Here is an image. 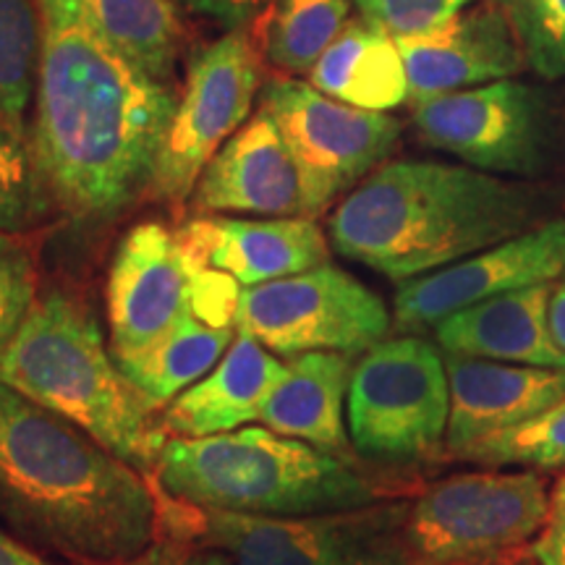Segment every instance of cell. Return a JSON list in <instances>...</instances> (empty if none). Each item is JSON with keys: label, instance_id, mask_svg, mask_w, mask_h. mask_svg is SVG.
Listing matches in <instances>:
<instances>
[{"label": "cell", "instance_id": "obj_1", "mask_svg": "<svg viewBox=\"0 0 565 565\" xmlns=\"http://www.w3.org/2000/svg\"><path fill=\"white\" fill-rule=\"evenodd\" d=\"M42 47L30 139L58 212L108 223L150 192L179 92L95 32L66 0H34Z\"/></svg>", "mask_w": 565, "mask_h": 565}, {"label": "cell", "instance_id": "obj_2", "mask_svg": "<svg viewBox=\"0 0 565 565\" xmlns=\"http://www.w3.org/2000/svg\"><path fill=\"white\" fill-rule=\"evenodd\" d=\"M152 479L0 380V526L68 565H116L162 536Z\"/></svg>", "mask_w": 565, "mask_h": 565}, {"label": "cell", "instance_id": "obj_3", "mask_svg": "<svg viewBox=\"0 0 565 565\" xmlns=\"http://www.w3.org/2000/svg\"><path fill=\"white\" fill-rule=\"evenodd\" d=\"M534 196L471 166L383 162L328 221L333 249L393 282L435 273L532 228Z\"/></svg>", "mask_w": 565, "mask_h": 565}, {"label": "cell", "instance_id": "obj_4", "mask_svg": "<svg viewBox=\"0 0 565 565\" xmlns=\"http://www.w3.org/2000/svg\"><path fill=\"white\" fill-rule=\"evenodd\" d=\"M0 380L66 416L152 479L168 433L160 414L126 377L100 322L66 288L38 294L3 359Z\"/></svg>", "mask_w": 565, "mask_h": 565}, {"label": "cell", "instance_id": "obj_5", "mask_svg": "<svg viewBox=\"0 0 565 565\" xmlns=\"http://www.w3.org/2000/svg\"><path fill=\"white\" fill-rule=\"evenodd\" d=\"M152 484L181 505L242 515H309L383 500L353 461L252 424L168 437Z\"/></svg>", "mask_w": 565, "mask_h": 565}, {"label": "cell", "instance_id": "obj_6", "mask_svg": "<svg viewBox=\"0 0 565 565\" xmlns=\"http://www.w3.org/2000/svg\"><path fill=\"white\" fill-rule=\"evenodd\" d=\"M162 534L231 555L233 565H416L408 542L412 500L309 515H242L162 498Z\"/></svg>", "mask_w": 565, "mask_h": 565}, {"label": "cell", "instance_id": "obj_7", "mask_svg": "<svg viewBox=\"0 0 565 565\" xmlns=\"http://www.w3.org/2000/svg\"><path fill=\"white\" fill-rule=\"evenodd\" d=\"M450 385L440 345L416 333L385 338L353 364L345 427L353 454L383 466L440 458Z\"/></svg>", "mask_w": 565, "mask_h": 565}, {"label": "cell", "instance_id": "obj_8", "mask_svg": "<svg viewBox=\"0 0 565 565\" xmlns=\"http://www.w3.org/2000/svg\"><path fill=\"white\" fill-rule=\"evenodd\" d=\"M547 482L534 469L469 471L412 500L408 542L416 565H494L545 524Z\"/></svg>", "mask_w": 565, "mask_h": 565}, {"label": "cell", "instance_id": "obj_9", "mask_svg": "<svg viewBox=\"0 0 565 565\" xmlns=\"http://www.w3.org/2000/svg\"><path fill=\"white\" fill-rule=\"evenodd\" d=\"M236 328L280 359L307 351L362 356L393 330L387 303L333 263L238 291Z\"/></svg>", "mask_w": 565, "mask_h": 565}, {"label": "cell", "instance_id": "obj_10", "mask_svg": "<svg viewBox=\"0 0 565 565\" xmlns=\"http://www.w3.org/2000/svg\"><path fill=\"white\" fill-rule=\"evenodd\" d=\"M265 108L301 171L307 215L320 217L391 158L401 124L387 113L362 110L322 95L309 82L275 76L259 89Z\"/></svg>", "mask_w": 565, "mask_h": 565}, {"label": "cell", "instance_id": "obj_11", "mask_svg": "<svg viewBox=\"0 0 565 565\" xmlns=\"http://www.w3.org/2000/svg\"><path fill=\"white\" fill-rule=\"evenodd\" d=\"M259 92V61L236 26L194 53L150 183L152 200L181 207L215 152L249 121Z\"/></svg>", "mask_w": 565, "mask_h": 565}, {"label": "cell", "instance_id": "obj_12", "mask_svg": "<svg viewBox=\"0 0 565 565\" xmlns=\"http://www.w3.org/2000/svg\"><path fill=\"white\" fill-rule=\"evenodd\" d=\"M424 145L487 173L536 175L547 158V110L534 87L498 79L414 103Z\"/></svg>", "mask_w": 565, "mask_h": 565}, {"label": "cell", "instance_id": "obj_13", "mask_svg": "<svg viewBox=\"0 0 565 565\" xmlns=\"http://www.w3.org/2000/svg\"><path fill=\"white\" fill-rule=\"evenodd\" d=\"M196 270L200 265L166 223L145 221L124 233L105 286L108 343L118 364L150 351L194 315Z\"/></svg>", "mask_w": 565, "mask_h": 565}, {"label": "cell", "instance_id": "obj_14", "mask_svg": "<svg viewBox=\"0 0 565 565\" xmlns=\"http://www.w3.org/2000/svg\"><path fill=\"white\" fill-rule=\"evenodd\" d=\"M563 273L565 217H557L440 270L398 282L393 328L401 333L435 330L458 309L536 282H553Z\"/></svg>", "mask_w": 565, "mask_h": 565}, {"label": "cell", "instance_id": "obj_15", "mask_svg": "<svg viewBox=\"0 0 565 565\" xmlns=\"http://www.w3.org/2000/svg\"><path fill=\"white\" fill-rule=\"evenodd\" d=\"M189 202L194 215L309 217L299 166L265 108L204 166Z\"/></svg>", "mask_w": 565, "mask_h": 565}, {"label": "cell", "instance_id": "obj_16", "mask_svg": "<svg viewBox=\"0 0 565 565\" xmlns=\"http://www.w3.org/2000/svg\"><path fill=\"white\" fill-rule=\"evenodd\" d=\"M175 233L196 265L242 288L330 263V238L315 217L194 215Z\"/></svg>", "mask_w": 565, "mask_h": 565}, {"label": "cell", "instance_id": "obj_17", "mask_svg": "<svg viewBox=\"0 0 565 565\" xmlns=\"http://www.w3.org/2000/svg\"><path fill=\"white\" fill-rule=\"evenodd\" d=\"M450 385L445 456L458 461L471 445L529 422L565 398V370L443 353Z\"/></svg>", "mask_w": 565, "mask_h": 565}, {"label": "cell", "instance_id": "obj_18", "mask_svg": "<svg viewBox=\"0 0 565 565\" xmlns=\"http://www.w3.org/2000/svg\"><path fill=\"white\" fill-rule=\"evenodd\" d=\"M511 21L498 9L461 11L427 32L395 38L408 76V100L511 79L521 68Z\"/></svg>", "mask_w": 565, "mask_h": 565}, {"label": "cell", "instance_id": "obj_19", "mask_svg": "<svg viewBox=\"0 0 565 565\" xmlns=\"http://www.w3.org/2000/svg\"><path fill=\"white\" fill-rule=\"evenodd\" d=\"M286 370L278 353L236 328V338L215 370L162 406V429L168 437H210L259 422Z\"/></svg>", "mask_w": 565, "mask_h": 565}, {"label": "cell", "instance_id": "obj_20", "mask_svg": "<svg viewBox=\"0 0 565 565\" xmlns=\"http://www.w3.org/2000/svg\"><path fill=\"white\" fill-rule=\"evenodd\" d=\"M553 282L519 288L463 307L435 328L443 353L565 370V351L550 333Z\"/></svg>", "mask_w": 565, "mask_h": 565}, {"label": "cell", "instance_id": "obj_21", "mask_svg": "<svg viewBox=\"0 0 565 565\" xmlns=\"http://www.w3.org/2000/svg\"><path fill=\"white\" fill-rule=\"evenodd\" d=\"M286 364L288 370L267 398L259 424L353 461L345 433V401L356 353L307 351Z\"/></svg>", "mask_w": 565, "mask_h": 565}, {"label": "cell", "instance_id": "obj_22", "mask_svg": "<svg viewBox=\"0 0 565 565\" xmlns=\"http://www.w3.org/2000/svg\"><path fill=\"white\" fill-rule=\"evenodd\" d=\"M322 95L362 110L387 113L408 100V76L398 42L370 21H349L309 71Z\"/></svg>", "mask_w": 565, "mask_h": 565}, {"label": "cell", "instance_id": "obj_23", "mask_svg": "<svg viewBox=\"0 0 565 565\" xmlns=\"http://www.w3.org/2000/svg\"><path fill=\"white\" fill-rule=\"evenodd\" d=\"M233 338H236V324H210L196 315H189L150 351L118 366L160 412L175 395L215 370V364L231 349Z\"/></svg>", "mask_w": 565, "mask_h": 565}, {"label": "cell", "instance_id": "obj_24", "mask_svg": "<svg viewBox=\"0 0 565 565\" xmlns=\"http://www.w3.org/2000/svg\"><path fill=\"white\" fill-rule=\"evenodd\" d=\"M95 32L162 82L175 79L181 21L171 0H66Z\"/></svg>", "mask_w": 565, "mask_h": 565}, {"label": "cell", "instance_id": "obj_25", "mask_svg": "<svg viewBox=\"0 0 565 565\" xmlns=\"http://www.w3.org/2000/svg\"><path fill=\"white\" fill-rule=\"evenodd\" d=\"M351 0H275L265 55L282 74H309L349 24Z\"/></svg>", "mask_w": 565, "mask_h": 565}, {"label": "cell", "instance_id": "obj_26", "mask_svg": "<svg viewBox=\"0 0 565 565\" xmlns=\"http://www.w3.org/2000/svg\"><path fill=\"white\" fill-rule=\"evenodd\" d=\"M42 21L34 0H0V124L30 137Z\"/></svg>", "mask_w": 565, "mask_h": 565}, {"label": "cell", "instance_id": "obj_27", "mask_svg": "<svg viewBox=\"0 0 565 565\" xmlns=\"http://www.w3.org/2000/svg\"><path fill=\"white\" fill-rule=\"evenodd\" d=\"M58 212L26 134L0 124V233L24 236Z\"/></svg>", "mask_w": 565, "mask_h": 565}, {"label": "cell", "instance_id": "obj_28", "mask_svg": "<svg viewBox=\"0 0 565 565\" xmlns=\"http://www.w3.org/2000/svg\"><path fill=\"white\" fill-rule=\"evenodd\" d=\"M479 466H532L553 469L565 466V398L529 422L494 433L471 445L458 458Z\"/></svg>", "mask_w": 565, "mask_h": 565}, {"label": "cell", "instance_id": "obj_29", "mask_svg": "<svg viewBox=\"0 0 565 565\" xmlns=\"http://www.w3.org/2000/svg\"><path fill=\"white\" fill-rule=\"evenodd\" d=\"M536 74L565 76V0H500Z\"/></svg>", "mask_w": 565, "mask_h": 565}, {"label": "cell", "instance_id": "obj_30", "mask_svg": "<svg viewBox=\"0 0 565 565\" xmlns=\"http://www.w3.org/2000/svg\"><path fill=\"white\" fill-rule=\"evenodd\" d=\"M38 299V257L21 236L0 233V359Z\"/></svg>", "mask_w": 565, "mask_h": 565}, {"label": "cell", "instance_id": "obj_31", "mask_svg": "<svg viewBox=\"0 0 565 565\" xmlns=\"http://www.w3.org/2000/svg\"><path fill=\"white\" fill-rule=\"evenodd\" d=\"M362 19L393 38L427 32L466 11L471 0H353Z\"/></svg>", "mask_w": 565, "mask_h": 565}, {"label": "cell", "instance_id": "obj_32", "mask_svg": "<svg viewBox=\"0 0 565 565\" xmlns=\"http://www.w3.org/2000/svg\"><path fill=\"white\" fill-rule=\"evenodd\" d=\"M116 565H233V561L223 550L202 545L189 536L162 534L145 553Z\"/></svg>", "mask_w": 565, "mask_h": 565}, {"label": "cell", "instance_id": "obj_33", "mask_svg": "<svg viewBox=\"0 0 565 565\" xmlns=\"http://www.w3.org/2000/svg\"><path fill=\"white\" fill-rule=\"evenodd\" d=\"M529 553L540 565H565V475L555 482L545 524L529 545Z\"/></svg>", "mask_w": 565, "mask_h": 565}, {"label": "cell", "instance_id": "obj_34", "mask_svg": "<svg viewBox=\"0 0 565 565\" xmlns=\"http://www.w3.org/2000/svg\"><path fill=\"white\" fill-rule=\"evenodd\" d=\"M186 9L196 13H204V17L223 21L225 26L236 30V26H244L246 21L257 17L265 6H270L273 0H181Z\"/></svg>", "mask_w": 565, "mask_h": 565}, {"label": "cell", "instance_id": "obj_35", "mask_svg": "<svg viewBox=\"0 0 565 565\" xmlns=\"http://www.w3.org/2000/svg\"><path fill=\"white\" fill-rule=\"evenodd\" d=\"M0 565H55L51 557L34 553L24 542L0 526Z\"/></svg>", "mask_w": 565, "mask_h": 565}, {"label": "cell", "instance_id": "obj_36", "mask_svg": "<svg viewBox=\"0 0 565 565\" xmlns=\"http://www.w3.org/2000/svg\"><path fill=\"white\" fill-rule=\"evenodd\" d=\"M550 333H553L555 343L565 351V273L557 275V282L550 291V307H547Z\"/></svg>", "mask_w": 565, "mask_h": 565}, {"label": "cell", "instance_id": "obj_37", "mask_svg": "<svg viewBox=\"0 0 565 565\" xmlns=\"http://www.w3.org/2000/svg\"><path fill=\"white\" fill-rule=\"evenodd\" d=\"M494 565H540L532 557V553H526V555H521V553H515V555H511V557H505V561H500V563H494Z\"/></svg>", "mask_w": 565, "mask_h": 565}]
</instances>
